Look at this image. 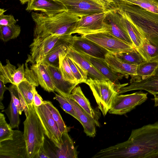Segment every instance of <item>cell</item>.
<instances>
[{"label": "cell", "mask_w": 158, "mask_h": 158, "mask_svg": "<svg viewBox=\"0 0 158 158\" xmlns=\"http://www.w3.org/2000/svg\"><path fill=\"white\" fill-rule=\"evenodd\" d=\"M93 158H158V122L133 130L123 143L101 150Z\"/></svg>", "instance_id": "obj_1"}, {"label": "cell", "mask_w": 158, "mask_h": 158, "mask_svg": "<svg viewBox=\"0 0 158 158\" xmlns=\"http://www.w3.org/2000/svg\"><path fill=\"white\" fill-rule=\"evenodd\" d=\"M114 7L135 27L140 35L158 48V14L136 5L114 1Z\"/></svg>", "instance_id": "obj_2"}, {"label": "cell", "mask_w": 158, "mask_h": 158, "mask_svg": "<svg viewBox=\"0 0 158 158\" xmlns=\"http://www.w3.org/2000/svg\"><path fill=\"white\" fill-rule=\"evenodd\" d=\"M31 15L35 24L34 38L51 35H72L80 18L67 11L52 16L33 12Z\"/></svg>", "instance_id": "obj_3"}, {"label": "cell", "mask_w": 158, "mask_h": 158, "mask_svg": "<svg viewBox=\"0 0 158 158\" xmlns=\"http://www.w3.org/2000/svg\"><path fill=\"white\" fill-rule=\"evenodd\" d=\"M29 113L23 122V135L27 158H35L45 143V133L33 105L28 106Z\"/></svg>", "instance_id": "obj_4"}, {"label": "cell", "mask_w": 158, "mask_h": 158, "mask_svg": "<svg viewBox=\"0 0 158 158\" xmlns=\"http://www.w3.org/2000/svg\"><path fill=\"white\" fill-rule=\"evenodd\" d=\"M92 91L98 107L105 116L110 109L119 89L128 83L116 85L109 80H98L90 77L85 82Z\"/></svg>", "instance_id": "obj_5"}, {"label": "cell", "mask_w": 158, "mask_h": 158, "mask_svg": "<svg viewBox=\"0 0 158 158\" xmlns=\"http://www.w3.org/2000/svg\"><path fill=\"white\" fill-rule=\"evenodd\" d=\"M61 2L69 13L79 17L111 9L101 0H57Z\"/></svg>", "instance_id": "obj_6"}, {"label": "cell", "mask_w": 158, "mask_h": 158, "mask_svg": "<svg viewBox=\"0 0 158 158\" xmlns=\"http://www.w3.org/2000/svg\"><path fill=\"white\" fill-rule=\"evenodd\" d=\"M81 35L98 44L110 53L114 54L131 51L135 49L134 46L107 31Z\"/></svg>", "instance_id": "obj_7"}, {"label": "cell", "mask_w": 158, "mask_h": 158, "mask_svg": "<svg viewBox=\"0 0 158 158\" xmlns=\"http://www.w3.org/2000/svg\"><path fill=\"white\" fill-rule=\"evenodd\" d=\"M0 158H27L23 132L13 130L12 139L0 142Z\"/></svg>", "instance_id": "obj_8"}, {"label": "cell", "mask_w": 158, "mask_h": 158, "mask_svg": "<svg viewBox=\"0 0 158 158\" xmlns=\"http://www.w3.org/2000/svg\"><path fill=\"white\" fill-rule=\"evenodd\" d=\"M112 9L105 12L80 17L73 34L77 33L81 35H85L107 31L106 26L104 22L105 19Z\"/></svg>", "instance_id": "obj_9"}, {"label": "cell", "mask_w": 158, "mask_h": 158, "mask_svg": "<svg viewBox=\"0 0 158 158\" xmlns=\"http://www.w3.org/2000/svg\"><path fill=\"white\" fill-rule=\"evenodd\" d=\"M147 94L148 93L141 91L130 94H118L115 98L109 112L120 115L125 114L145 102L148 98Z\"/></svg>", "instance_id": "obj_10"}, {"label": "cell", "mask_w": 158, "mask_h": 158, "mask_svg": "<svg viewBox=\"0 0 158 158\" xmlns=\"http://www.w3.org/2000/svg\"><path fill=\"white\" fill-rule=\"evenodd\" d=\"M33 106L41 122L45 135L56 148H60L62 143V134L49 110L44 103L39 107L34 105Z\"/></svg>", "instance_id": "obj_11"}, {"label": "cell", "mask_w": 158, "mask_h": 158, "mask_svg": "<svg viewBox=\"0 0 158 158\" xmlns=\"http://www.w3.org/2000/svg\"><path fill=\"white\" fill-rule=\"evenodd\" d=\"M64 36L51 35L34 38L29 46L30 52L26 63L32 64L39 63Z\"/></svg>", "instance_id": "obj_12"}, {"label": "cell", "mask_w": 158, "mask_h": 158, "mask_svg": "<svg viewBox=\"0 0 158 158\" xmlns=\"http://www.w3.org/2000/svg\"><path fill=\"white\" fill-rule=\"evenodd\" d=\"M70 46L77 52L91 56L105 59L110 52L94 42L81 35L72 36Z\"/></svg>", "instance_id": "obj_13"}, {"label": "cell", "mask_w": 158, "mask_h": 158, "mask_svg": "<svg viewBox=\"0 0 158 158\" xmlns=\"http://www.w3.org/2000/svg\"><path fill=\"white\" fill-rule=\"evenodd\" d=\"M136 90H146L153 95L154 97L158 94V66L151 76L121 87L119 90L118 94Z\"/></svg>", "instance_id": "obj_14"}, {"label": "cell", "mask_w": 158, "mask_h": 158, "mask_svg": "<svg viewBox=\"0 0 158 158\" xmlns=\"http://www.w3.org/2000/svg\"><path fill=\"white\" fill-rule=\"evenodd\" d=\"M104 22L107 32L134 47L130 37L120 23L118 14L115 8H112L107 15Z\"/></svg>", "instance_id": "obj_15"}, {"label": "cell", "mask_w": 158, "mask_h": 158, "mask_svg": "<svg viewBox=\"0 0 158 158\" xmlns=\"http://www.w3.org/2000/svg\"><path fill=\"white\" fill-rule=\"evenodd\" d=\"M50 76L54 91L65 98L69 97L77 85L65 81L59 68L45 64Z\"/></svg>", "instance_id": "obj_16"}, {"label": "cell", "mask_w": 158, "mask_h": 158, "mask_svg": "<svg viewBox=\"0 0 158 158\" xmlns=\"http://www.w3.org/2000/svg\"><path fill=\"white\" fill-rule=\"evenodd\" d=\"M6 65L0 64V80L5 84L10 83L17 85L24 79L25 68L23 64H19L18 68L12 64L8 60H6Z\"/></svg>", "instance_id": "obj_17"}, {"label": "cell", "mask_w": 158, "mask_h": 158, "mask_svg": "<svg viewBox=\"0 0 158 158\" xmlns=\"http://www.w3.org/2000/svg\"><path fill=\"white\" fill-rule=\"evenodd\" d=\"M26 10L40 11L49 16L67 11L64 5L57 0H29Z\"/></svg>", "instance_id": "obj_18"}, {"label": "cell", "mask_w": 158, "mask_h": 158, "mask_svg": "<svg viewBox=\"0 0 158 158\" xmlns=\"http://www.w3.org/2000/svg\"><path fill=\"white\" fill-rule=\"evenodd\" d=\"M72 37V35L63 36L40 62L59 68L60 56L67 53Z\"/></svg>", "instance_id": "obj_19"}, {"label": "cell", "mask_w": 158, "mask_h": 158, "mask_svg": "<svg viewBox=\"0 0 158 158\" xmlns=\"http://www.w3.org/2000/svg\"><path fill=\"white\" fill-rule=\"evenodd\" d=\"M66 56L78 64L87 72L89 77L98 80H108L95 68L84 55L77 52L70 45Z\"/></svg>", "instance_id": "obj_20"}, {"label": "cell", "mask_w": 158, "mask_h": 158, "mask_svg": "<svg viewBox=\"0 0 158 158\" xmlns=\"http://www.w3.org/2000/svg\"><path fill=\"white\" fill-rule=\"evenodd\" d=\"M105 60L110 68L116 73L128 77L136 75L138 65L126 62L118 58L115 54L109 53L107 54Z\"/></svg>", "instance_id": "obj_21"}, {"label": "cell", "mask_w": 158, "mask_h": 158, "mask_svg": "<svg viewBox=\"0 0 158 158\" xmlns=\"http://www.w3.org/2000/svg\"><path fill=\"white\" fill-rule=\"evenodd\" d=\"M72 105L78 118L82 125L86 135L94 137L96 134L95 123L93 118L75 102L69 97L65 98Z\"/></svg>", "instance_id": "obj_22"}, {"label": "cell", "mask_w": 158, "mask_h": 158, "mask_svg": "<svg viewBox=\"0 0 158 158\" xmlns=\"http://www.w3.org/2000/svg\"><path fill=\"white\" fill-rule=\"evenodd\" d=\"M84 55L95 68L107 79L116 85L120 84L119 80H121L125 76L114 72L109 66L105 59Z\"/></svg>", "instance_id": "obj_23"}, {"label": "cell", "mask_w": 158, "mask_h": 158, "mask_svg": "<svg viewBox=\"0 0 158 158\" xmlns=\"http://www.w3.org/2000/svg\"><path fill=\"white\" fill-rule=\"evenodd\" d=\"M69 97L75 102L93 118L97 126L100 127L98 121L99 117L98 113L92 108L89 100L85 96L80 86L75 87Z\"/></svg>", "instance_id": "obj_24"}, {"label": "cell", "mask_w": 158, "mask_h": 158, "mask_svg": "<svg viewBox=\"0 0 158 158\" xmlns=\"http://www.w3.org/2000/svg\"><path fill=\"white\" fill-rule=\"evenodd\" d=\"M35 74L40 85L48 92L54 91L52 80L45 64L42 63L32 64L30 68Z\"/></svg>", "instance_id": "obj_25"}, {"label": "cell", "mask_w": 158, "mask_h": 158, "mask_svg": "<svg viewBox=\"0 0 158 158\" xmlns=\"http://www.w3.org/2000/svg\"><path fill=\"white\" fill-rule=\"evenodd\" d=\"M117 12L120 23L130 37L136 50L140 54L143 49V40L141 35L123 15L118 11Z\"/></svg>", "instance_id": "obj_26"}, {"label": "cell", "mask_w": 158, "mask_h": 158, "mask_svg": "<svg viewBox=\"0 0 158 158\" xmlns=\"http://www.w3.org/2000/svg\"><path fill=\"white\" fill-rule=\"evenodd\" d=\"M62 143L60 148L55 152L57 158H77L78 153L73 142L68 134V131L62 134Z\"/></svg>", "instance_id": "obj_27"}, {"label": "cell", "mask_w": 158, "mask_h": 158, "mask_svg": "<svg viewBox=\"0 0 158 158\" xmlns=\"http://www.w3.org/2000/svg\"><path fill=\"white\" fill-rule=\"evenodd\" d=\"M158 66L157 61H144L138 65L136 75L131 76L130 83L144 79L152 74Z\"/></svg>", "instance_id": "obj_28"}, {"label": "cell", "mask_w": 158, "mask_h": 158, "mask_svg": "<svg viewBox=\"0 0 158 158\" xmlns=\"http://www.w3.org/2000/svg\"><path fill=\"white\" fill-rule=\"evenodd\" d=\"M67 53L61 54L59 56V69L63 78L71 83L78 84L74 76L66 58Z\"/></svg>", "instance_id": "obj_29"}, {"label": "cell", "mask_w": 158, "mask_h": 158, "mask_svg": "<svg viewBox=\"0 0 158 158\" xmlns=\"http://www.w3.org/2000/svg\"><path fill=\"white\" fill-rule=\"evenodd\" d=\"M143 49L140 55L145 60H158V48L152 44L146 38L142 36Z\"/></svg>", "instance_id": "obj_30"}, {"label": "cell", "mask_w": 158, "mask_h": 158, "mask_svg": "<svg viewBox=\"0 0 158 158\" xmlns=\"http://www.w3.org/2000/svg\"><path fill=\"white\" fill-rule=\"evenodd\" d=\"M21 32V27L15 24L9 26L0 25V38L3 42L17 38Z\"/></svg>", "instance_id": "obj_31"}, {"label": "cell", "mask_w": 158, "mask_h": 158, "mask_svg": "<svg viewBox=\"0 0 158 158\" xmlns=\"http://www.w3.org/2000/svg\"><path fill=\"white\" fill-rule=\"evenodd\" d=\"M44 103L50 112L61 134L66 131H68V128L63 120L60 113L52 102L49 101L45 100L44 101Z\"/></svg>", "instance_id": "obj_32"}, {"label": "cell", "mask_w": 158, "mask_h": 158, "mask_svg": "<svg viewBox=\"0 0 158 158\" xmlns=\"http://www.w3.org/2000/svg\"><path fill=\"white\" fill-rule=\"evenodd\" d=\"M115 55L120 60L131 64L138 65L145 60L135 49L131 51L121 52Z\"/></svg>", "instance_id": "obj_33"}, {"label": "cell", "mask_w": 158, "mask_h": 158, "mask_svg": "<svg viewBox=\"0 0 158 158\" xmlns=\"http://www.w3.org/2000/svg\"><path fill=\"white\" fill-rule=\"evenodd\" d=\"M66 57L78 84L85 83L88 79L87 72L72 59L66 56Z\"/></svg>", "instance_id": "obj_34"}, {"label": "cell", "mask_w": 158, "mask_h": 158, "mask_svg": "<svg viewBox=\"0 0 158 158\" xmlns=\"http://www.w3.org/2000/svg\"><path fill=\"white\" fill-rule=\"evenodd\" d=\"M2 111H4L10 121L9 124L12 128H18L20 123L19 114L11 98L8 108Z\"/></svg>", "instance_id": "obj_35"}, {"label": "cell", "mask_w": 158, "mask_h": 158, "mask_svg": "<svg viewBox=\"0 0 158 158\" xmlns=\"http://www.w3.org/2000/svg\"><path fill=\"white\" fill-rule=\"evenodd\" d=\"M126 3L136 5L151 12L158 14V0H122Z\"/></svg>", "instance_id": "obj_36"}, {"label": "cell", "mask_w": 158, "mask_h": 158, "mask_svg": "<svg viewBox=\"0 0 158 158\" xmlns=\"http://www.w3.org/2000/svg\"><path fill=\"white\" fill-rule=\"evenodd\" d=\"M13 130L6 121L4 115L0 113V142L9 139H12Z\"/></svg>", "instance_id": "obj_37"}, {"label": "cell", "mask_w": 158, "mask_h": 158, "mask_svg": "<svg viewBox=\"0 0 158 158\" xmlns=\"http://www.w3.org/2000/svg\"><path fill=\"white\" fill-rule=\"evenodd\" d=\"M59 102L60 106L66 113L78 120L76 114L70 103L64 97L56 94L53 98Z\"/></svg>", "instance_id": "obj_38"}, {"label": "cell", "mask_w": 158, "mask_h": 158, "mask_svg": "<svg viewBox=\"0 0 158 158\" xmlns=\"http://www.w3.org/2000/svg\"><path fill=\"white\" fill-rule=\"evenodd\" d=\"M8 90L10 92L11 98H12L14 103L17 108L19 114L21 115L23 110L20 102L15 85L12 84L8 87Z\"/></svg>", "instance_id": "obj_39"}, {"label": "cell", "mask_w": 158, "mask_h": 158, "mask_svg": "<svg viewBox=\"0 0 158 158\" xmlns=\"http://www.w3.org/2000/svg\"><path fill=\"white\" fill-rule=\"evenodd\" d=\"M17 21L13 15H0V25L9 26L15 24Z\"/></svg>", "instance_id": "obj_40"}, {"label": "cell", "mask_w": 158, "mask_h": 158, "mask_svg": "<svg viewBox=\"0 0 158 158\" xmlns=\"http://www.w3.org/2000/svg\"><path fill=\"white\" fill-rule=\"evenodd\" d=\"M51 152H49L45 148L44 145L42 146L40 149L39 152L36 157L35 158H52L51 154L53 158H56V156L54 154L51 153Z\"/></svg>", "instance_id": "obj_41"}, {"label": "cell", "mask_w": 158, "mask_h": 158, "mask_svg": "<svg viewBox=\"0 0 158 158\" xmlns=\"http://www.w3.org/2000/svg\"><path fill=\"white\" fill-rule=\"evenodd\" d=\"M16 88L18 91V96L20 100V102L23 109L26 117H27L29 113V109L26 102L20 91Z\"/></svg>", "instance_id": "obj_42"}, {"label": "cell", "mask_w": 158, "mask_h": 158, "mask_svg": "<svg viewBox=\"0 0 158 158\" xmlns=\"http://www.w3.org/2000/svg\"><path fill=\"white\" fill-rule=\"evenodd\" d=\"M44 103V101L35 89L33 99V105L36 107H39Z\"/></svg>", "instance_id": "obj_43"}, {"label": "cell", "mask_w": 158, "mask_h": 158, "mask_svg": "<svg viewBox=\"0 0 158 158\" xmlns=\"http://www.w3.org/2000/svg\"><path fill=\"white\" fill-rule=\"evenodd\" d=\"M5 85L2 81L0 80V102H2L3 100L5 92L8 90V87H6Z\"/></svg>", "instance_id": "obj_44"}, {"label": "cell", "mask_w": 158, "mask_h": 158, "mask_svg": "<svg viewBox=\"0 0 158 158\" xmlns=\"http://www.w3.org/2000/svg\"><path fill=\"white\" fill-rule=\"evenodd\" d=\"M104 2L105 4L109 7H113L114 2V0H101Z\"/></svg>", "instance_id": "obj_45"}, {"label": "cell", "mask_w": 158, "mask_h": 158, "mask_svg": "<svg viewBox=\"0 0 158 158\" xmlns=\"http://www.w3.org/2000/svg\"><path fill=\"white\" fill-rule=\"evenodd\" d=\"M154 100L155 102V106H158V94L154 97Z\"/></svg>", "instance_id": "obj_46"}, {"label": "cell", "mask_w": 158, "mask_h": 158, "mask_svg": "<svg viewBox=\"0 0 158 158\" xmlns=\"http://www.w3.org/2000/svg\"><path fill=\"white\" fill-rule=\"evenodd\" d=\"M29 0H19L21 3L22 4H24L27 2Z\"/></svg>", "instance_id": "obj_47"}, {"label": "cell", "mask_w": 158, "mask_h": 158, "mask_svg": "<svg viewBox=\"0 0 158 158\" xmlns=\"http://www.w3.org/2000/svg\"><path fill=\"white\" fill-rule=\"evenodd\" d=\"M4 109V107L2 102H0V109L2 110Z\"/></svg>", "instance_id": "obj_48"}, {"label": "cell", "mask_w": 158, "mask_h": 158, "mask_svg": "<svg viewBox=\"0 0 158 158\" xmlns=\"http://www.w3.org/2000/svg\"><path fill=\"white\" fill-rule=\"evenodd\" d=\"M6 10H5L4 9H0V15L4 14V13Z\"/></svg>", "instance_id": "obj_49"}, {"label": "cell", "mask_w": 158, "mask_h": 158, "mask_svg": "<svg viewBox=\"0 0 158 158\" xmlns=\"http://www.w3.org/2000/svg\"><path fill=\"white\" fill-rule=\"evenodd\" d=\"M114 1H122V0H114Z\"/></svg>", "instance_id": "obj_50"}, {"label": "cell", "mask_w": 158, "mask_h": 158, "mask_svg": "<svg viewBox=\"0 0 158 158\" xmlns=\"http://www.w3.org/2000/svg\"><path fill=\"white\" fill-rule=\"evenodd\" d=\"M157 61H158V60H157Z\"/></svg>", "instance_id": "obj_51"}]
</instances>
